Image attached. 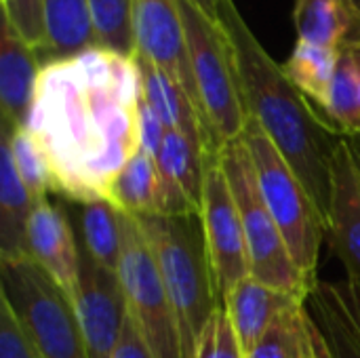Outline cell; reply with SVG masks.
<instances>
[{
  "label": "cell",
  "instance_id": "6da1fadb",
  "mask_svg": "<svg viewBox=\"0 0 360 358\" xmlns=\"http://www.w3.org/2000/svg\"><path fill=\"white\" fill-rule=\"evenodd\" d=\"M141 72L108 49L44 61L25 131L38 146L53 192L74 203L108 200L139 152Z\"/></svg>",
  "mask_w": 360,
  "mask_h": 358
},
{
  "label": "cell",
  "instance_id": "7a4b0ae2",
  "mask_svg": "<svg viewBox=\"0 0 360 358\" xmlns=\"http://www.w3.org/2000/svg\"><path fill=\"white\" fill-rule=\"evenodd\" d=\"M219 23L234 51L249 118L272 139L327 217L333 154L344 135L314 112L285 68L262 46L234 0H219Z\"/></svg>",
  "mask_w": 360,
  "mask_h": 358
},
{
  "label": "cell",
  "instance_id": "3957f363",
  "mask_svg": "<svg viewBox=\"0 0 360 358\" xmlns=\"http://www.w3.org/2000/svg\"><path fill=\"white\" fill-rule=\"evenodd\" d=\"M135 219L156 255L177 319L184 358H196L200 335L219 308L200 215H137Z\"/></svg>",
  "mask_w": 360,
  "mask_h": 358
},
{
  "label": "cell",
  "instance_id": "277c9868",
  "mask_svg": "<svg viewBox=\"0 0 360 358\" xmlns=\"http://www.w3.org/2000/svg\"><path fill=\"white\" fill-rule=\"evenodd\" d=\"M240 139L251 154L262 196L281 228L297 268L312 285H316L319 253L327 238L325 213L255 120L249 118Z\"/></svg>",
  "mask_w": 360,
  "mask_h": 358
},
{
  "label": "cell",
  "instance_id": "5b68a950",
  "mask_svg": "<svg viewBox=\"0 0 360 358\" xmlns=\"http://www.w3.org/2000/svg\"><path fill=\"white\" fill-rule=\"evenodd\" d=\"M0 300L40 358H89L72 298L32 257H0Z\"/></svg>",
  "mask_w": 360,
  "mask_h": 358
},
{
  "label": "cell",
  "instance_id": "8992f818",
  "mask_svg": "<svg viewBox=\"0 0 360 358\" xmlns=\"http://www.w3.org/2000/svg\"><path fill=\"white\" fill-rule=\"evenodd\" d=\"M219 162L243 217L251 276L308 302L314 285L297 268L283 232L262 196L257 173L245 141L240 137L228 141L219 152Z\"/></svg>",
  "mask_w": 360,
  "mask_h": 358
},
{
  "label": "cell",
  "instance_id": "52a82bcc",
  "mask_svg": "<svg viewBox=\"0 0 360 358\" xmlns=\"http://www.w3.org/2000/svg\"><path fill=\"white\" fill-rule=\"evenodd\" d=\"M179 6L202 114L215 141L224 148L238 139L249 122L234 51L221 23L211 21L188 0H179Z\"/></svg>",
  "mask_w": 360,
  "mask_h": 358
},
{
  "label": "cell",
  "instance_id": "ba28073f",
  "mask_svg": "<svg viewBox=\"0 0 360 358\" xmlns=\"http://www.w3.org/2000/svg\"><path fill=\"white\" fill-rule=\"evenodd\" d=\"M118 276L127 295L129 314L143 333L154 358H184L177 319L156 255L133 215H129L127 245Z\"/></svg>",
  "mask_w": 360,
  "mask_h": 358
},
{
  "label": "cell",
  "instance_id": "9c48e42d",
  "mask_svg": "<svg viewBox=\"0 0 360 358\" xmlns=\"http://www.w3.org/2000/svg\"><path fill=\"white\" fill-rule=\"evenodd\" d=\"M200 222L205 230L215 291L221 302L240 281L251 276V264L243 217L230 190L228 177L221 169L219 156L207 169Z\"/></svg>",
  "mask_w": 360,
  "mask_h": 358
},
{
  "label": "cell",
  "instance_id": "30bf717a",
  "mask_svg": "<svg viewBox=\"0 0 360 358\" xmlns=\"http://www.w3.org/2000/svg\"><path fill=\"white\" fill-rule=\"evenodd\" d=\"M80 245V243H78ZM89 358H112L129 319V304L118 272L99 266L80 245L78 285L72 295Z\"/></svg>",
  "mask_w": 360,
  "mask_h": 358
},
{
  "label": "cell",
  "instance_id": "8fae6325",
  "mask_svg": "<svg viewBox=\"0 0 360 358\" xmlns=\"http://www.w3.org/2000/svg\"><path fill=\"white\" fill-rule=\"evenodd\" d=\"M131 23L135 57L173 76L202 114L179 0H131Z\"/></svg>",
  "mask_w": 360,
  "mask_h": 358
},
{
  "label": "cell",
  "instance_id": "7c38bea8",
  "mask_svg": "<svg viewBox=\"0 0 360 358\" xmlns=\"http://www.w3.org/2000/svg\"><path fill=\"white\" fill-rule=\"evenodd\" d=\"M129 215H200L181 188L162 175L156 158L137 152L112 184L110 198Z\"/></svg>",
  "mask_w": 360,
  "mask_h": 358
},
{
  "label": "cell",
  "instance_id": "4fadbf2b",
  "mask_svg": "<svg viewBox=\"0 0 360 358\" xmlns=\"http://www.w3.org/2000/svg\"><path fill=\"white\" fill-rule=\"evenodd\" d=\"M327 236L346 272L360 279V171L348 137H342L333 154Z\"/></svg>",
  "mask_w": 360,
  "mask_h": 358
},
{
  "label": "cell",
  "instance_id": "5bb4252c",
  "mask_svg": "<svg viewBox=\"0 0 360 358\" xmlns=\"http://www.w3.org/2000/svg\"><path fill=\"white\" fill-rule=\"evenodd\" d=\"M27 255L72 298L80 272V245L63 211L42 198L27 222Z\"/></svg>",
  "mask_w": 360,
  "mask_h": 358
},
{
  "label": "cell",
  "instance_id": "9a60e30c",
  "mask_svg": "<svg viewBox=\"0 0 360 358\" xmlns=\"http://www.w3.org/2000/svg\"><path fill=\"white\" fill-rule=\"evenodd\" d=\"M333 358H360V279L316 281L306 302Z\"/></svg>",
  "mask_w": 360,
  "mask_h": 358
},
{
  "label": "cell",
  "instance_id": "2e32d148",
  "mask_svg": "<svg viewBox=\"0 0 360 358\" xmlns=\"http://www.w3.org/2000/svg\"><path fill=\"white\" fill-rule=\"evenodd\" d=\"M40 53L30 46L6 19L0 27V106L2 120L8 127H25L38 78L42 72Z\"/></svg>",
  "mask_w": 360,
  "mask_h": 358
},
{
  "label": "cell",
  "instance_id": "e0dca14e",
  "mask_svg": "<svg viewBox=\"0 0 360 358\" xmlns=\"http://www.w3.org/2000/svg\"><path fill=\"white\" fill-rule=\"evenodd\" d=\"M306 304L304 300L285 293L276 287H270L255 276H247L240 281L224 300L221 308L228 314V321L238 338V344L247 354L255 348L268 327L289 308Z\"/></svg>",
  "mask_w": 360,
  "mask_h": 358
},
{
  "label": "cell",
  "instance_id": "ac0fdd59",
  "mask_svg": "<svg viewBox=\"0 0 360 358\" xmlns=\"http://www.w3.org/2000/svg\"><path fill=\"white\" fill-rule=\"evenodd\" d=\"M137 59L143 84V99L162 120L167 131H181L202 143H207L213 152H221V146L215 141L205 116L194 106L186 89L167 72L148 63L146 59Z\"/></svg>",
  "mask_w": 360,
  "mask_h": 358
},
{
  "label": "cell",
  "instance_id": "d6986e66",
  "mask_svg": "<svg viewBox=\"0 0 360 358\" xmlns=\"http://www.w3.org/2000/svg\"><path fill=\"white\" fill-rule=\"evenodd\" d=\"M297 40L342 49L360 40V13L350 0H295Z\"/></svg>",
  "mask_w": 360,
  "mask_h": 358
},
{
  "label": "cell",
  "instance_id": "ffe728a7",
  "mask_svg": "<svg viewBox=\"0 0 360 358\" xmlns=\"http://www.w3.org/2000/svg\"><path fill=\"white\" fill-rule=\"evenodd\" d=\"M80 245L103 268L118 272L127 245L129 213L120 211L110 200L78 203Z\"/></svg>",
  "mask_w": 360,
  "mask_h": 358
},
{
  "label": "cell",
  "instance_id": "44dd1931",
  "mask_svg": "<svg viewBox=\"0 0 360 358\" xmlns=\"http://www.w3.org/2000/svg\"><path fill=\"white\" fill-rule=\"evenodd\" d=\"M217 156L219 152H213L207 143L181 131H167L156 162L162 175L175 181L200 213L207 169Z\"/></svg>",
  "mask_w": 360,
  "mask_h": 358
},
{
  "label": "cell",
  "instance_id": "7402d4cb",
  "mask_svg": "<svg viewBox=\"0 0 360 358\" xmlns=\"http://www.w3.org/2000/svg\"><path fill=\"white\" fill-rule=\"evenodd\" d=\"M34 198L21 181L8 148L0 150V257L27 255V222ZM30 257V255H27Z\"/></svg>",
  "mask_w": 360,
  "mask_h": 358
},
{
  "label": "cell",
  "instance_id": "603a6c76",
  "mask_svg": "<svg viewBox=\"0 0 360 358\" xmlns=\"http://www.w3.org/2000/svg\"><path fill=\"white\" fill-rule=\"evenodd\" d=\"M46 25V53L42 61L72 57L97 49V36L86 0H42Z\"/></svg>",
  "mask_w": 360,
  "mask_h": 358
},
{
  "label": "cell",
  "instance_id": "cb8c5ba5",
  "mask_svg": "<svg viewBox=\"0 0 360 358\" xmlns=\"http://www.w3.org/2000/svg\"><path fill=\"white\" fill-rule=\"evenodd\" d=\"M247 358H314V321L306 304L283 312Z\"/></svg>",
  "mask_w": 360,
  "mask_h": 358
},
{
  "label": "cell",
  "instance_id": "d4e9b609",
  "mask_svg": "<svg viewBox=\"0 0 360 358\" xmlns=\"http://www.w3.org/2000/svg\"><path fill=\"white\" fill-rule=\"evenodd\" d=\"M338 59H340V49H329V46L297 40L291 57L283 68L291 78V82L308 99H312L325 110L331 82L335 76Z\"/></svg>",
  "mask_w": 360,
  "mask_h": 358
},
{
  "label": "cell",
  "instance_id": "484cf974",
  "mask_svg": "<svg viewBox=\"0 0 360 358\" xmlns=\"http://www.w3.org/2000/svg\"><path fill=\"white\" fill-rule=\"evenodd\" d=\"M325 114L344 137L360 135V80L350 42L340 49V59L325 106Z\"/></svg>",
  "mask_w": 360,
  "mask_h": 358
},
{
  "label": "cell",
  "instance_id": "4316f807",
  "mask_svg": "<svg viewBox=\"0 0 360 358\" xmlns=\"http://www.w3.org/2000/svg\"><path fill=\"white\" fill-rule=\"evenodd\" d=\"M2 143L8 148L15 169L21 181L25 184L30 196L34 198V203L49 198V192H53L51 173L38 146L30 137V133L23 127L15 129L8 124H2Z\"/></svg>",
  "mask_w": 360,
  "mask_h": 358
},
{
  "label": "cell",
  "instance_id": "83f0119b",
  "mask_svg": "<svg viewBox=\"0 0 360 358\" xmlns=\"http://www.w3.org/2000/svg\"><path fill=\"white\" fill-rule=\"evenodd\" d=\"M93 30L101 49L135 57L131 0H86Z\"/></svg>",
  "mask_w": 360,
  "mask_h": 358
},
{
  "label": "cell",
  "instance_id": "f1b7e54d",
  "mask_svg": "<svg viewBox=\"0 0 360 358\" xmlns=\"http://www.w3.org/2000/svg\"><path fill=\"white\" fill-rule=\"evenodd\" d=\"M2 19H6L11 27L44 57L46 25L42 0H2Z\"/></svg>",
  "mask_w": 360,
  "mask_h": 358
},
{
  "label": "cell",
  "instance_id": "f546056e",
  "mask_svg": "<svg viewBox=\"0 0 360 358\" xmlns=\"http://www.w3.org/2000/svg\"><path fill=\"white\" fill-rule=\"evenodd\" d=\"M196 358H245L238 338L221 306L215 310L207 329L200 335Z\"/></svg>",
  "mask_w": 360,
  "mask_h": 358
},
{
  "label": "cell",
  "instance_id": "4dcf8cb0",
  "mask_svg": "<svg viewBox=\"0 0 360 358\" xmlns=\"http://www.w3.org/2000/svg\"><path fill=\"white\" fill-rule=\"evenodd\" d=\"M0 358H40L4 300H0Z\"/></svg>",
  "mask_w": 360,
  "mask_h": 358
},
{
  "label": "cell",
  "instance_id": "1f68e13d",
  "mask_svg": "<svg viewBox=\"0 0 360 358\" xmlns=\"http://www.w3.org/2000/svg\"><path fill=\"white\" fill-rule=\"evenodd\" d=\"M165 135H167V127L143 99L139 108V150L156 158L162 148Z\"/></svg>",
  "mask_w": 360,
  "mask_h": 358
},
{
  "label": "cell",
  "instance_id": "d6a6232c",
  "mask_svg": "<svg viewBox=\"0 0 360 358\" xmlns=\"http://www.w3.org/2000/svg\"><path fill=\"white\" fill-rule=\"evenodd\" d=\"M112 358H154L143 333L139 331L137 323L133 321V317L129 314L127 323H124V329L120 333V340L114 348V354Z\"/></svg>",
  "mask_w": 360,
  "mask_h": 358
},
{
  "label": "cell",
  "instance_id": "836d02e7",
  "mask_svg": "<svg viewBox=\"0 0 360 358\" xmlns=\"http://www.w3.org/2000/svg\"><path fill=\"white\" fill-rule=\"evenodd\" d=\"M188 2H192L211 21H217L219 23V0H188Z\"/></svg>",
  "mask_w": 360,
  "mask_h": 358
},
{
  "label": "cell",
  "instance_id": "e575fe53",
  "mask_svg": "<svg viewBox=\"0 0 360 358\" xmlns=\"http://www.w3.org/2000/svg\"><path fill=\"white\" fill-rule=\"evenodd\" d=\"M312 321H314V319H312ZM314 358H333L329 346H327V340H325V335L321 333V329H319L316 323H314Z\"/></svg>",
  "mask_w": 360,
  "mask_h": 358
},
{
  "label": "cell",
  "instance_id": "d590c367",
  "mask_svg": "<svg viewBox=\"0 0 360 358\" xmlns=\"http://www.w3.org/2000/svg\"><path fill=\"white\" fill-rule=\"evenodd\" d=\"M348 143H350V150H352V156L356 160V167L360 171V135L359 137H348Z\"/></svg>",
  "mask_w": 360,
  "mask_h": 358
},
{
  "label": "cell",
  "instance_id": "8d00e7d4",
  "mask_svg": "<svg viewBox=\"0 0 360 358\" xmlns=\"http://www.w3.org/2000/svg\"><path fill=\"white\" fill-rule=\"evenodd\" d=\"M350 49H352V55H354V61H356V68H359V80H360V40L350 42Z\"/></svg>",
  "mask_w": 360,
  "mask_h": 358
},
{
  "label": "cell",
  "instance_id": "74e56055",
  "mask_svg": "<svg viewBox=\"0 0 360 358\" xmlns=\"http://www.w3.org/2000/svg\"><path fill=\"white\" fill-rule=\"evenodd\" d=\"M350 2L354 4V8H356V11H359V13H360V0H350Z\"/></svg>",
  "mask_w": 360,
  "mask_h": 358
}]
</instances>
